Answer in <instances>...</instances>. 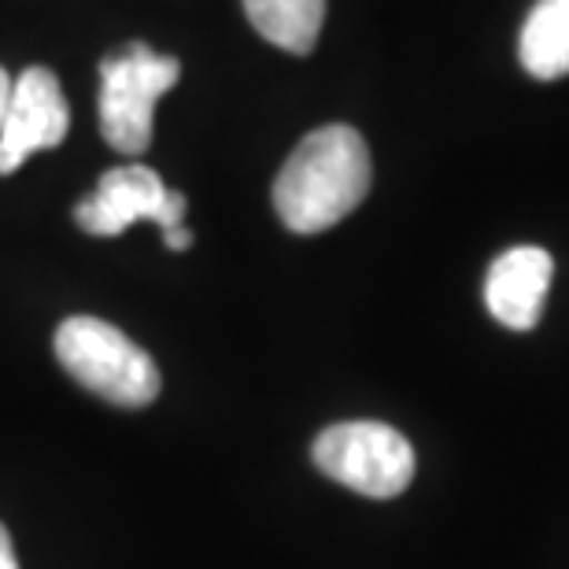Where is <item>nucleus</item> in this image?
<instances>
[{
	"label": "nucleus",
	"instance_id": "f8f14e48",
	"mask_svg": "<svg viewBox=\"0 0 569 569\" xmlns=\"http://www.w3.org/2000/svg\"><path fill=\"white\" fill-rule=\"evenodd\" d=\"M8 100H11V78L4 67H0V127H4V116H8Z\"/></svg>",
	"mask_w": 569,
	"mask_h": 569
},
{
	"label": "nucleus",
	"instance_id": "20e7f679",
	"mask_svg": "<svg viewBox=\"0 0 569 569\" xmlns=\"http://www.w3.org/2000/svg\"><path fill=\"white\" fill-rule=\"evenodd\" d=\"M315 466L329 481L370 499L400 496L415 477V448L385 422H337L318 432Z\"/></svg>",
	"mask_w": 569,
	"mask_h": 569
},
{
	"label": "nucleus",
	"instance_id": "6e6552de",
	"mask_svg": "<svg viewBox=\"0 0 569 569\" xmlns=\"http://www.w3.org/2000/svg\"><path fill=\"white\" fill-rule=\"evenodd\" d=\"M521 67L540 78V82H555V78L569 74V0H537L521 27Z\"/></svg>",
	"mask_w": 569,
	"mask_h": 569
},
{
	"label": "nucleus",
	"instance_id": "f257e3e1",
	"mask_svg": "<svg viewBox=\"0 0 569 569\" xmlns=\"http://www.w3.org/2000/svg\"><path fill=\"white\" fill-rule=\"evenodd\" d=\"M370 178V148L359 130L333 122L307 133L274 181L278 219L292 233H322L367 200Z\"/></svg>",
	"mask_w": 569,
	"mask_h": 569
},
{
	"label": "nucleus",
	"instance_id": "9b49d317",
	"mask_svg": "<svg viewBox=\"0 0 569 569\" xmlns=\"http://www.w3.org/2000/svg\"><path fill=\"white\" fill-rule=\"evenodd\" d=\"M163 244L170 248V252H186V248L192 244V233L181 226V230H174V233H163Z\"/></svg>",
	"mask_w": 569,
	"mask_h": 569
},
{
	"label": "nucleus",
	"instance_id": "0eeeda50",
	"mask_svg": "<svg viewBox=\"0 0 569 569\" xmlns=\"http://www.w3.org/2000/svg\"><path fill=\"white\" fill-rule=\"evenodd\" d=\"M555 278V259L548 248L518 244L488 267L485 278V303L499 326L526 333L540 322L543 300H548Z\"/></svg>",
	"mask_w": 569,
	"mask_h": 569
},
{
	"label": "nucleus",
	"instance_id": "423d86ee",
	"mask_svg": "<svg viewBox=\"0 0 569 569\" xmlns=\"http://www.w3.org/2000/svg\"><path fill=\"white\" fill-rule=\"evenodd\" d=\"M71 127V108L49 67H27L11 82L8 116L0 127V174H16L33 152L56 148Z\"/></svg>",
	"mask_w": 569,
	"mask_h": 569
},
{
	"label": "nucleus",
	"instance_id": "9d476101",
	"mask_svg": "<svg viewBox=\"0 0 569 569\" xmlns=\"http://www.w3.org/2000/svg\"><path fill=\"white\" fill-rule=\"evenodd\" d=\"M0 569H19L16 562V548H11V537H8V529L0 526Z\"/></svg>",
	"mask_w": 569,
	"mask_h": 569
},
{
	"label": "nucleus",
	"instance_id": "f03ea898",
	"mask_svg": "<svg viewBox=\"0 0 569 569\" xmlns=\"http://www.w3.org/2000/svg\"><path fill=\"white\" fill-rule=\"evenodd\" d=\"M56 359L82 389L116 407H148L159 396V370L119 326L74 315L56 329Z\"/></svg>",
	"mask_w": 569,
	"mask_h": 569
},
{
	"label": "nucleus",
	"instance_id": "39448f33",
	"mask_svg": "<svg viewBox=\"0 0 569 569\" xmlns=\"http://www.w3.org/2000/svg\"><path fill=\"white\" fill-rule=\"evenodd\" d=\"M74 222L93 237H122L133 222H156L174 233L186 226V197L170 192L152 167L130 163L100 178L93 197L74 208Z\"/></svg>",
	"mask_w": 569,
	"mask_h": 569
},
{
	"label": "nucleus",
	"instance_id": "1a4fd4ad",
	"mask_svg": "<svg viewBox=\"0 0 569 569\" xmlns=\"http://www.w3.org/2000/svg\"><path fill=\"white\" fill-rule=\"evenodd\" d=\"M248 22L278 49L307 56L326 22V0H244Z\"/></svg>",
	"mask_w": 569,
	"mask_h": 569
},
{
	"label": "nucleus",
	"instance_id": "7ed1b4c3",
	"mask_svg": "<svg viewBox=\"0 0 569 569\" xmlns=\"http://www.w3.org/2000/svg\"><path fill=\"white\" fill-rule=\"evenodd\" d=\"M181 63L152 52L144 41L111 52L100 63V133L122 156H141L152 144L156 104L178 86Z\"/></svg>",
	"mask_w": 569,
	"mask_h": 569
}]
</instances>
